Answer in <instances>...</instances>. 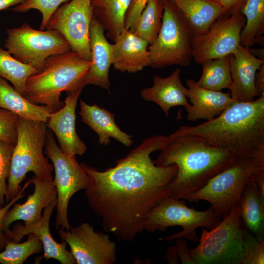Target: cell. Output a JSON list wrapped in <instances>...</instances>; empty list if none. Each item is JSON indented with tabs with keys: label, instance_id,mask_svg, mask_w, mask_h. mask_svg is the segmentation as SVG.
I'll list each match as a JSON object with an SVG mask.
<instances>
[{
	"label": "cell",
	"instance_id": "cell-17",
	"mask_svg": "<svg viewBox=\"0 0 264 264\" xmlns=\"http://www.w3.org/2000/svg\"><path fill=\"white\" fill-rule=\"evenodd\" d=\"M232 84L229 88L231 98L237 101L251 102L258 96L255 86V74L264 62L240 45L229 56Z\"/></svg>",
	"mask_w": 264,
	"mask_h": 264
},
{
	"label": "cell",
	"instance_id": "cell-4",
	"mask_svg": "<svg viewBox=\"0 0 264 264\" xmlns=\"http://www.w3.org/2000/svg\"><path fill=\"white\" fill-rule=\"evenodd\" d=\"M92 64L72 50L49 57L43 67L27 79L24 97L49 108L52 112L64 105L62 92L83 89L84 79Z\"/></svg>",
	"mask_w": 264,
	"mask_h": 264
},
{
	"label": "cell",
	"instance_id": "cell-8",
	"mask_svg": "<svg viewBox=\"0 0 264 264\" xmlns=\"http://www.w3.org/2000/svg\"><path fill=\"white\" fill-rule=\"evenodd\" d=\"M162 0V25L157 38L148 48L149 66L154 68L172 65L188 66L193 59V34L177 8L169 0Z\"/></svg>",
	"mask_w": 264,
	"mask_h": 264
},
{
	"label": "cell",
	"instance_id": "cell-31",
	"mask_svg": "<svg viewBox=\"0 0 264 264\" xmlns=\"http://www.w3.org/2000/svg\"><path fill=\"white\" fill-rule=\"evenodd\" d=\"M37 72L33 66L18 60L7 50L0 48V76L10 81L23 97L27 79Z\"/></svg>",
	"mask_w": 264,
	"mask_h": 264
},
{
	"label": "cell",
	"instance_id": "cell-26",
	"mask_svg": "<svg viewBox=\"0 0 264 264\" xmlns=\"http://www.w3.org/2000/svg\"><path fill=\"white\" fill-rule=\"evenodd\" d=\"M0 108L7 110L22 118L44 123L47 122L52 113L47 106L29 101L0 76Z\"/></svg>",
	"mask_w": 264,
	"mask_h": 264
},
{
	"label": "cell",
	"instance_id": "cell-3",
	"mask_svg": "<svg viewBox=\"0 0 264 264\" xmlns=\"http://www.w3.org/2000/svg\"><path fill=\"white\" fill-rule=\"evenodd\" d=\"M153 161L158 166L175 165L177 171L168 189L169 197L183 199L202 188L238 157L232 152L211 146L199 139L171 134Z\"/></svg>",
	"mask_w": 264,
	"mask_h": 264
},
{
	"label": "cell",
	"instance_id": "cell-14",
	"mask_svg": "<svg viewBox=\"0 0 264 264\" xmlns=\"http://www.w3.org/2000/svg\"><path fill=\"white\" fill-rule=\"evenodd\" d=\"M58 233L78 264H113L116 260V242L108 234L96 232L88 223L69 230L60 228Z\"/></svg>",
	"mask_w": 264,
	"mask_h": 264
},
{
	"label": "cell",
	"instance_id": "cell-34",
	"mask_svg": "<svg viewBox=\"0 0 264 264\" xmlns=\"http://www.w3.org/2000/svg\"><path fill=\"white\" fill-rule=\"evenodd\" d=\"M242 264H264V241L258 240L244 228Z\"/></svg>",
	"mask_w": 264,
	"mask_h": 264
},
{
	"label": "cell",
	"instance_id": "cell-33",
	"mask_svg": "<svg viewBox=\"0 0 264 264\" xmlns=\"http://www.w3.org/2000/svg\"><path fill=\"white\" fill-rule=\"evenodd\" d=\"M70 0H26L13 8L17 12H25L31 9L39 10L42 19L40 30L45 29L47 22L53 13L63 4Z\"/></svg>",
	"mask_w": 264,
	"mask_h": 264
},
{
	"label": "cell",
	"instance_id": "cell-11",
	"mask_svg": "<svg viewBox=\"0 0 264 264\" xmlns=\"http://www.w3.org/2000/svg\"><path fill=\"white\" fill-rule=\"evenodd\" d=\"M4 47L18 60L38 71L50 57L71 51L66 39L57 31L36 30L27 23L8 29Z\"/></svg>",
	"mask_w": 264,
	"mask_h": 264
},
{
	"label": "cell",
	"instance_id": "cell-36",
	"mask_svg": "<svg viewBox=\"0 0 264 264\" xmlns=\"http://www.w3.org/2000/svg\"><path fill=\"white\" fill-rule=\"evenodd\" d=\"M18 118L17 115L7 110L0 109V141L15 145Z\"/></svg>",
	"mask_w": 264,
	"mask_h": 264
},
{
	"label": "cell",
	"instance_id": "cell-2",
	"mask_svg": "<svg viewBox=\"0 0 264 264\" xmlns=\"http://www.w3.org/2000/svg\"><path fill=\"white\" fill-rule=\"evenodd\" d=\"M172 134L199 139L237 157L264 159V95L251 102L235 101L213 120L180 126Z\"/></svg>",
	"mask_w": 264,
	"mask_h": 264
},
{
	"label": "cell",
	"instance_id": "cell-24",
	"mask_svg": "<svg viewBox=\"0 0 264 264\" xmlns=\"http://www.w3.org/2000/svg\"><path fill=\"white\" fill-rule=\"evenodd\" d=\"M181 13L194 36L205 33L220 15L223 8L208 0H169Z\"/></svg>",
	"mask_w": 264,
	"mask_h": 264
},
{
	"label": "cell",
	"instance_id": "cell-7",
	"mask_svg": "<svg viewBox=\"0 0 264 264\" xmlns=\"http://www.w3.org/2000/svg\"><path fill=\"white\" fill-rule=\"evenodd\" d=\"M211 229L202 228L198 245L189 249L195 264H242L243 231L239 204Z\"/></svg>",
	"mask_w": 264,
	"mask_h": 264
},
{
	"label": "cell",
	"instance_id": "cell-45",
	"mask_svg": "<svg viewBox=\"0 0 264 264\" xmlns=\"http://www.w3.org/2000/svg\"><path fill=\"white\" fill-rule=\"evenodd\" d=\"M1 207H0V208H1Z\"/></svg>",
	"mask_w": 264,
	"mask_h": 264
},
{
	"label": "cell",
	"instance_id": "cell-13",
	"mask_svg": "<svg viewBox=\"0 0 264 264\" xmlns=\"http://www.w3.org/2000/svg\"><path fill=\"white\" fill-rule=\"evenodd\" d=\"M242 14L220 16L204 34L194 36L193 58L201 64L209 60L232 54L240 45V33L244 26Z\"/></svg>",
	"mask_w": 264,
	"mask_h": 264
},
{
	"label": "cell",
	"instance_id": "cell-38",
	"mask_svg": "<svg viewBox=\"0 0 264 264\" xmlns=\"http://www.w3.org/2000/svg\"><path fill=\"white\" fill-rule=\"evenodd\" d=\"M31 184H32L31 179H29L24 186L22 187L17 196L12 200L8 203H6V204L0 208V252L4 249L7 243L11 241L10 238L5 233L2 228V222L4 216L8 210L15 203L24 197L26 189Z\"/></svg>",
	"mask_w": 264,
	"mask_h": 264
},
{
	"label": "cell",
	"instance_id": "cell-20",
	"mask_svg": "<svg viewBox=\"0 0 264 264\" xmlns=\"http://www.w3.org/2000/svg\"><path fill=\"white\" fill-rule=\"evenodd\" d=\"M186 85L187 97L191 103L186 108L189 121L212 120L235 101L230 93L202 88L192 79L187 80Z\"/></svg>",
	"mask_w": 264,
	"mask_h": 264
},
{
	"label": "cell",
	"instance_id": "cell-42",
	"mask_svg": "<svg viewBox=\"0 0 264 264\" xmlns=\"http://www.w3.org/2000/svg\"><path fill=\"white\" fill-rule=\"evenodd\" d=\"M165 258L169 264L179 263V257L175 245L168 249Z\"/></svg>",
	"mask_w": 264,
	"mask_h": 264
},
{
	"label": "cell",
	"instance_id": "cell-15",
	"mask_svg": "<svg viewBox=\"0 0 264 264\" xmlns=\"http://www.w3.org/2000/svg\"><path fill=\"white\" fill-rule=\"evenodd\" d=\"M82 89L68 93L63 101L64 106L57 111L51 113L46 123L47 127L56 135L61 150L69 156L82 155L87 150L75 128V110Z\"/></svg>",
	"mask_w": 264,
	"mask_h": 264
},
{
	"label": "cell",
	"instance_id": "cell-29",
	"mask_svg": "<svg viewBox=\"0 0 264 264\" xmlns=\"http://www.w3.org/2000/svg\"><path fill=\"white\" fill-rule=\"evenodd\" d=\"M201 65L202 75L196 81L199 87L214 91L229 89L232 81L229 56L209 60Z\"/></svg>",
	"mask_w": 264,
	"mask_h": 264
},
{
	"label": "cell",
	"instance_id": "cell-39",
	"mask_svg": "<svg viewBox=\"0 0 264 264\" xmlns=\"http://www.w3.org/2000/svg\"><path fill=\"white\" fill-rule=\"evenodd\" d=\"M176 240L175 246L181 263L183 264H195L190 255L186 239L179 238Z\"/></svg>",
	"mask_w": 264,
	"mask_h": 264
},
{
	"label": "cell",
	"instance_id": "cell-23",
	"mask_svg": "<svg viewBox=\"0 0 264 264\" xmlns=\"http://www.w3.org/2000/svg\"><path fill=\"white\" fill-rule=\"evenodd\" d=\"M81 121L89 126L98 135L101 145H107L113 138L126 147L133 143L132 135L123 132L115 122V115L105 109L80 101Z\"/></svg>",
	"mask_w": 264,
	"mask_h": 264
},
{
	"label": "cell",
	"instance_id": "cell-27",
	"mask_svg": "<svg viewBox=\"0 0 264 264\" xmlns=\"http://www.w3.org/2000/svg\"><path fill=\"white\" fill-rule=\"evenodd\" d=\"M131 0H91L93 17L114 41L125 30L124 18Z\"/></svg>",
	"mask_w": 264,
	"mask_h": 264
},
{
	"label": "cell",
	"instance_id": "cell-1",
	"mask_svg": "<svg viewBox=\"0 0 264 264\" xmlns=\"http://www.w3.org/2000/svg\"><path fill=\"white\" fill-rule=\"evenodd\" d=\"M167 141V136L161 135L146 138L104 171L81 164L89 177L85 189L89 206L101 218L104 230L119 241H133L144 230L151 210L169 196L168 187L177 167L156 165L150 157Z\"/></svg>",
	"mask_w": 264,
	"mask_h": 264
},
{
	"label": "cell",
	"instance_id": "cell-43",
	"mask_svg": "<svg viewBox=\"0 0 264 264\" xmlns=\"http://www.w3.org/2000/svg\"><path fill=\"white\" fill-rule=\"evenodd\" d=\"M26 0H0V11L7 9L9 7L22 4Z\"/></svg>",
	"mask_w": 264,
	"mask_h": 264
},
{
	"label": "cell",
	"instance_id": "cell-19",
	"mask_svg": "<svg viewBox=\"0 0 264 264\" xmlns=\"http://www.w3.org/2000/svg\"><path fill=\"white\" fill-rule=\"evenodd\" d=\"M114 42L112 65L115 70L135 73L150 66L149 44L144 39L125 29Z\"/></svg>",
	"mask_w": 264,
	"mask_h": 264
},
{
	"label": "cell",
	"instance_id": "cell-32",
	"mask_svg": "<svg viewBox=\"0 0 264 264\" xmlns=\"http://www.w3.org/2000/svg\"><path fill=\"white\" fill-rule=\"evenodd\" d=\"M43 251L42 243L36 234L28 235L26 241L19 243L9 241L0 252L1 264H22L31 255Z\"/></svg>",
	"mask_w": 264,
	"mask_h": 264
},
{
	"label": "cell",
	"instance_id": "cell-18",
	"mask_svg": "<svg viewBox=\"0 0 264 264\" xmlns=\"http://www.w3.org/2000/svg\"><path fill=\"white\" fill-rule=\"evenodd\" d=\"M56 203L55 200L44 208L41 219L37 223L27 226L20 223H16L8 236L12 241L19 242L24 236L34 233L38 236L43 244L44 254L40 259H54L61 264H76V261L71 252L66 249L67 244L65 242L58 243L50 233V220Z\"/></svg>",
	"mask_w": 264,
	"mask_h": 264
},
{
	"label": "cell",
	"instance_id": "cell-35",
	"mask_svg": "<svg viewBox=\"0 0 264 264\" xmlns=\"http://www.w3.org/2000/svg\"><path fill=\"white\" fill-rule=\"evenodd\" d=\"M14 145L0 141V207L5 203L7 192L6 180L10 169Z\"/></svg>",
	"mask_w": 264,
	"mask_h": 264
},
{
	"label": "cell",
	"instance_id": "cell-6",
	"mask_svg": "<svg viewBox=\"0 0 264 264\" xmlns=\"http://www.w3.org/2000/svg\"><path fill=\"white\" fill-rule=\"evenodd\" d=\"M260 170H264V159L238 157L231 165L210 179L202 188L182 199L189 202L206 201L218 216L223 218L239 203L251 176Z\"/></svg>",
	"mask_w": 264,
	"mask_h": 264
},
{
	"label": "cell",
	"instance_id": "cell-25",
	"mask_svg": "<svg viewBox=\"0 0 264 264\" xmlns=\"http://www.w3.org/2000/svg\"><path fill=\"white\" fill-rule=\"evenodd\" d=\"M254 173L245 186L238 204L245 228L258 240L264 241V199L257 188Z\"/></svg>",
	"mask_w": 264,
	"mask_h": 264
},
{
	"label": "cell",
	"instance_id": "cell-41",
	"mask_svg": "<svg viewBox=\"0 0 264 264\" xmlns=\"http://www.w3.org/2000/svg\"><path fill=\"white\" fill-rule=\"evenodd\" d=\"M255 86L259 96L264 95V62L261 65L255 77Z\"/></svg>",
	"mask_w": 264,
	"mask_h": 264
},
{
	"label": "cell",
	"instance_id": "cell-5",
	"mask_svg": "<svg viewBox=\"0 0 264 264\" xmlns=\"http://www.w3.org/2000/svg\"><path fill=\"white\" fill-rule=\"evenodd\" d=\"M46 123L18 118L17 139L13 151L7 178L5 203L12 200L21 190V183L28 172L42 181L53 180L52 164L43 154L47 132Z\"/></svg>",
	"mask_w": 264,
	"mask_h": 264
},
{
	"label": "cell",
	"instance_id": "cell-30",
	"mask_svg": "<svg viewBox=\"0 0 264 264\" xmlns=\"http://www.w3.org/2000/svg\"><path fill=\"white\" fill-rule=\"evenodd\" d=\"M163 11L162 0H149L132 32L146 41L149 45L152 44L160 30Z\"/></svg>",
	"mask_w": 264,
	"mask_h": 264
},
{
	"label": "cell",
	"instance_id": "cell-10",
	"mask_svg": "<svg viewBox=\"0 0 264 264\" xmlns=\"http://www.w3.org/2000/svg\"><path fill=\"white\" fill-rule=\"evenodd\" d=\"M44 147L45 154L52 161L55 171L53 180L57 191L55 227L69 230L71 226L67 213L70 199L76 193L88 187L89 177L75 156L63 153L50 131L47 130Z\"/></svg>",
	"mask_w": 264,
	"mask_h": 264
},
{
	"label": "cell",
	"instance_id": "cell-21",
	"mask_svg": "<svg viewBox=\"0 0 264 264\" xmlns=\"http://www.w3.org/2000/svg\"><path fill=\"white\" fill-rule=\"evenodd\" d=\"M104 29L93 17L90 29L91 66L84 79V85L101 87L109 93V71L112 65V44L104 34Z\"/></svg>",
	"mask_w": 264,
	"mask_h": 264
},
{
	"label": "cell",
	"instance_id": "cell-28",
	"mask_svg": "<svg viewBox=\"0 0 264 264\" xmlns=\"http://www.w3.org/2000/svg\"><path fill=\"white\" fill-rule=\"evenodd\" d=\"M245 18L240 33V45L247 48L264 43V0H248L242 10Z\"/></svg>",
	"mask_w": 264,
	"mask_h": 264
},
{
	"label": "cell",
	"instance_id": "cell-40",
	"mask_svg": "<svg viewBox=\"0 0 264 264\" xmlns=\"http://www.w3.org/2000/svg\"><path fill=\"white\" fill-rule=\"evenodd\" d=\"M248 0H221L220 6L228 14H241Z\"/></svg>",
	"mask_w": 264,
	"mask_h": 264
},
{
	"label": "cell",
	"instance_id": "cell-16",
	"mask_svg": "<svg viewBox=\"0 0 264 264\" xmlns=\"http://www.w3.org/2000/svg\"><path fill=\"white\" fill-rule=\"evenodd\" d=\"M31 182L34 186L33 193L28 195L24 203H15L4 216L2 228L8 236L13 222L22 220L26 226L37 223L42 217V210L56 200L57 191L53 180L42 181L33 177Z\"/></svg>",
	"mask_w": 264,
	"mask_h": 264
},
{
	"label": "cell",
	"instance_id": "cell-12",
	"mask_svg": "<svg viewBox=\"0 0 264 264\" xmlns=\"http://www.w3.org/2000/svg\"><path fill=\"white\" fill-rule=\"evenodd\" d=\"M92 19L91 0H71L61 5L53 13L45 29L59 32L73 51L91 61L90 29Z\"/></svg>",
	"mask_w": 264,
	"mask_h": 264
},
{
	"label": "cell",
	"instance_id": "cell-22",
	"mask_svg": "<svg viewBox=\"0 0 264 264\" xmlns=\"http://www.w3.org/2000/svg\"><path fill=\"white\" fill-rule=\"evenodd\" d=\"M180 73V70L176 69L166 77L155 75L153 85L140 92L145 101L156 103L167 117L172 107L181 106L186 109L190 105L187 97V88L181 82Z\"/></svg>",
	"mask_w": 264,
	"mask_h": 264
},
{
	"label": "cell",
	"instance_id": "cell-9",
	"mask_svg": "<svg viewBox=\"0 0 264 264\" xmlns=\"http://www.w3.org/2000/svg\"><path fill=\"white\" fill-rule=\"evenodd\" d=\"M181 199L168 197L161 200L148 214L144 230L149 232H165L169 227L178 226L182 228L181 231L160 240L171 242L183 238L196 242L198 240V228L210 230L221 221L211 206L205 211L197 210L187 206L185 202Z\"/></svg>",
	"mask_w": 264,
	"mask_h": 264
},
{
	"label": "cell",
	"instance_id": "cell-44",
	"mask_svg": "<svg viewBox=\"0 0 264 264\" xmlns=\"http://www.w3.org/2000/svg\"><path fill=\"white\" fill-rule=\"evenodd\" d=\"M209 0V1L211 2L218 4L220 6L221 0Z\"/></svg>",
	"mask_w": 264,
	"mask_h": 264
},
{
	"label": "cell",
	"instance_id": "cell-37",
	"mask_svg": "<svg viewBox=\"0 0 264 264\" xmlns=\"http://www.w3.org/2000/svg\"><path fill=\"white\" fill-rule=\"evenodd\" d=\"M149 0H131L124 18L126 30L133 31L137 21Z\"/></svg>",
	"mask_w": 264,
	"mask_h": 264
}]
</instances>
